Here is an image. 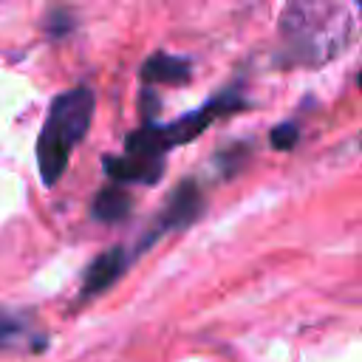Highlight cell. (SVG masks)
<instances>
[{
    "mask_svg": "<svg viewBox=\"0 0 362 362\" xmlns=\"http://www.w3.org/2000/svg\"><path fill=\"white\" fill-rule=\"evenodd\" d=\"M93 107H96V99H93V90L88 88H71L54 96L37 139V167H40L42 184L51 187L62 178L74 147L85 139L90 127Z\"/></svg>",
    "mask_w": 362,
    "mask_h": 362,
    "instance_id": "1",
    "label": "cell"
},
{
    "mask_svg": "<svg viewBox=\"0 0 362 362\" xmlns=\"http://www.w3.org/2000/svg\"><path fill=\"white\" fill-rule=\"evenodd\" d=\"M204 212V192L192 178H184L167 198V206L158 218V232L167 229H184L189 223H195Z\"/></svg>",
    "mask_w": 362,
    "mask_h": 362,
    "instance_id": "2",
    "label": "cell"
},
{
    "mask_svg": "<svg viewBox=\"0 0 362 362\" xmlns=\"http://www.w3.org/2000/svg\"><path fill=\"white\" fill-rule=\"evenodd\" d=\"M105 173L116 184H156L164 173V158H150V156H107L105 158Z\"/></svg>",
    "mask_w": 362,
    "mask_h": 362,
    "instance_id": "3",
    "label": "cell"
},
{
    "mask_svg": "<svg viewBox=\"0 0 362 362\" xmlns=\"http://www.w3.org/2000/svg\"><path fill=\"white\" fill-rule=\"evenodd\" d=\"M127 269V252L124 246H113L107 252H102L99 257H93V263L85 269V277H82V297H96L102 294L105 288H110Z\"/></svg>",
    "mask_w": 362,
    "mask_h": 362,
    "instance_id": "4",
    "label": "cell"
},
{
    "mask_svg": "<svg viewBox=\"0 0 362 362\" xmlns=\"http://www.w3.org/2000/svg\"><path fill=\"white\" fill-rule=\"evenodd\" d=\"M189 62L173 54H153L144 65H141V79L147 85H184L189 82Z\"/></svg>",
    "mask_w": 362,
    "mask_h": 362,
    "instance_id": "5",
    "label": "cell"
},
{
    "mask_svg": "<svg viewBox=\"0 0 362 362\" xmlns=\"http://www.w3.org/2000/svg\"><path fill=\"white\" fill-rule=\"evenodd\" d=\"M90 212L102 223H119V221H124L130 215V195L119 184H110V187H105V189H99L93 195Z\"/></svg>",
    "mask_w": 362,
    "mask_h": 362,
    "instance_id": "6",
    "label": "cell"
},
{
    "mask_svg": "<svg viewBox=\"0 0 362 362\" xmlns=\"http://www.w3.org/2000/svg\"><path fill=\"white\" fill-rule=\"evenodd\" d=\"M23 334H25V320L0 308V348H11L14 342H20Z\"/></svg>",
    "mask_w": 362,
    "mask_h": 362,
    "instance_id": "7",
    "label": "cell"
},
{
    "mask_svg": "<svg viewBox=\"0 0 362 362\" xmlns=\"http://www.w3.org/2000/svg\"><path fill=\"white\" fill-rule=\"evenodd\" d=\"M297 139H300V130H297V124H291V122L277 124V127L272 130V147H274V150H291V147L297 144Z\"/></svg>",
    "mask_w": 362,
    "mask_h": 362,
    "instance_id": "8",
    "label": "cell"
},
{
    "mask_svg": "<svg viewBox=\"0 0 362 362\" xmlns=\"http://www.w3.org/2000/svg\"><path fill=\"white\" fill-rule=\"evenodd\" d=\"M359 88H362V74H359Z\"/></svg>",
    "mask_w": 362,
    "mask_h": 362,
    "instance_id": "9",
    "label": "cell"
}]
</instances>
